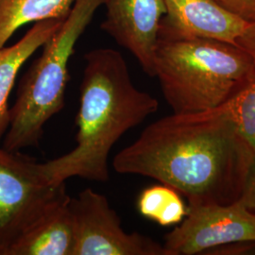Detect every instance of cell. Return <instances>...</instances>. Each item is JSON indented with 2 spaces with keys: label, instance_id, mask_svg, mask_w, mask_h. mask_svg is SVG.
<instances>
[{
  "label": "cell",
  "instance_id": "cell-1",
  "mask_svg": "<svg viewBox=\"0 0 255 255\" xmlns=\"http://www.w3.org/2000/svg\"><path fill=\"white\" fill-rule=\"evenodd\" d=\"M255 159L225 103L156 120L114 157L113 167L171 186L188 206L229 205L240 199Z\"/></svg>",
  "mask_w": 255,
  "mask_h": 255
},
{
  "label": "cell",
  "instance_id": "cell-2",
  "mask_svg": "<svg viewBox=\"0 0 255 255\" xmlns=\"http://www.w3.org/2000/svg\"><path fill=\"white\" fill-rule=\"evenodd\" d=\"M76 146L56 159L40 163L52 183L79 177L109 180V155L119 139L159 109V102L134 86L122 54L98 48L84 56Z\"/></svg>",
  "mask_w": 255,
  "mask_h": 255
},
{
  "label": "cell",
  "instance_id": "cell-3",
  "mask_svg": "<svg viewBox=\"0 0 255 255\" xmlns=\"http://www.w3.org/2000/svg\"><path fill=\"white\" fill-rule=\"evenodd\" d=\"M255 72V59L236 45L203 38H158L154 77L173 113L218 108Z\"/></svg>",
  "mask_w": 255,
  "mask_h": 255
},
{
  "label": "cell",
  "instance_id": "cell-4",
  "mask_svg": "<svg viewBox=\"0 0 255 255\" xmlns=\"http://www.w3.org/2000/svg\"><path fill=\"white\" fill-rule=\"evenodd\" d=\"M104 0H75L72 9L43 46V52L19 83L9 108L2 146L10 151L37 147L47 121L64 109L68 63L75 46Z\"/></svg>",
  "mask_w": 255,
  "mask_h": 255
},
{
  "label": "cell",
  "instance_id": "cell-5",
  "mask_svg": "<svg viewBox=\"0 0 255 255\" xmlns=\"http://www.w3.org/2000/svg\"><path fill=\"white\" fill-rule=\"evenodd\" d=\"M66 194L65 182H49L34 159L0 146V255Z\"/></svg>",
  "mask_w": 255,
  "mask_h": 255
},
{
  "label": "cell",
  "instance_id": "cell-6",
  "mask_svg": "<svg viewBox=\"0 0 255 255\" xmlns=\"http://www.w3.org/2000/svg\"><path fill=\"white\" fill-rule=\"evenodd\" d=\"M75 229L73 255H166L163 244L127 233L107 198L92 188L70 197Z\"/></svg>",
  "mask_w": 255,
  "mask_h": 255
},
{
  "label": "cell",
  "instance_id": "cell-7",
  "mask_svg": "<svg viewBox=\"0 0 255 255\" xmlns=\"http://www.w3.org/2000/svg\"><path fill=\"white\" fill-rule=\"evenodd\" d=\"M255 243V215L238 201L188 206L181 225L165 235L166 255H194L217 247Z\"/></svg>",
  "mask_w": 255,
  "mask_h": 255
},
{
  "label": "cell",
  "instance_id": "cell-8",
  "mask_svg": "<svg viewBox=\"0 0 255 255\" xmlns=\"http://www.w3.org/2000/svg\"><path fill=\"white\" fill-rule=\"evenodd\" d=\"M101 28L136 58L145 73L154 77V59L164 0H104Z\"/></svg>",
  "mask_w": 255,
  "mask_h": 255
},
{
  "label": "cell",
  "instance_id": "cell-9",
  "mask_svg": "<svg viewBox=\"0 0 255 255\" xmlns=\"http://www.w3.org/2000/svg\"><path fill=\"white\" fill-rule=\"evenodd\" d=\"M164 1L166 11L160 22L158 38H203L236 45L249 25L216 0Z\"/></svg>",
  "mask_w": 255,
  "mask_h": 255
},
{
  "label": "cell",
  "instance_id": "cell-10",
  "mask_svg": "<svg viewBox=\"0 0 255 255\" xmlns=\"http://www.w3.org/2000/svg\"><path fill=\"white\" fill-rule=\"evenodd\" d=\"M69 201L68 194L56 201L6 255H73L75 229Z\"/></svg>",
  "mask_w": 255,
  "mask_h": 255
},
{
  "label": "cell",
  "instance_id": "cell-11",
  "mask_svg": "<svg viewBox=\"0 0 255 255\" xmlns=\"http://www.w3.org/2000/svg\"><path fill=\"white\" fill-rule=\"evenodd\" d=\"M63 21L52 19L36 22L14 45L0 48V142L9 126L8 100L20 68L45 45Z\"/></svg>",
  "mask_w": 255,
  "mask_h": 255
},
{
  "label": "cell",
  "instance_id": "cell-12",
  "mask_svg": "<svg viewBox=\"0 0 255 255\" xmlns=\"http://www.w3.org/2000/svg\"><path fill=\"white\" fill-rule=\"evenodd\" d=\"M75 0H0V48L19 27L44 20H64Z\"/></svg>",
  "mask_w": 255,
  "mask_h": 255
},
{
  "label": "cell",
  "instance_id": "cell-13",
  "mask_svg": "<svg viewBox=\"0 0 255 255\" xmlns=\"http://www.w3.org/2000/svg\"><path fill=\"white\" fill-rule=\"evenodd\" d=\"M181 194L166 184H157L146 188L137 201V209L146 219L161 226L181 223L187 215Z\"/></svg>",
  "mask_w": 255,
  "mask_h": 255
},
{
  "label": "cell",
  "instance_id": "cell-14",
  "mask_svg": "<svg viewBox=\"0 0 255 255\" xmlns=\"http://www.w3.org/2000/svg\"><path fill=\"white\" fill-rule=\"evenodd\" d=\"M226 105L240 132L255 149V72Z\"/></svg>",
  "mask_w": 255,
  "mask_h": 255
},
{
  "label": "cell",
  "instance_id": "cell-15",
  "mask_svg": "<svg viewBox=\"0 0 255 255\" xmlns=\"http://www.w3.org/2000/svg\"><path fill=\"white\" fill-rule=\"evenodd\" d=\"M219 5L248 24L255 22V0H216Z\"/></svg>",
  "mask_w": 255,
  "mask_h": 255
},
{
  "label": "cell",
  "instance_id": "cell-16",
  "mask_svg": "<svg viewBox=\"0 0 255 255\" xmlns=\"http://www.w3.org/2000/svg\"><path fill=\"white\" fill-rule=\"evenodd\" d=\"M239 201L246 209L255 215V159L247 177L246 183Z\"/></svg>",
  "mask_w": 255,
  "mask_h": 255
},
{
  "label": "cell",
  "instance_id": "cell-17",
  "mask_svg": "<svg viewBox=\"0 0 255 255\" xmlns=\"http://www.w3.org/2000/svg\"><path fill=\"white\" fill-rule=\"evenodd\" d=\"M236 45L252 55L255 61V22L249 24L238 37Z\"/></svg>",
  "mask_w": 255,
  "mask_h": 255
}]
</instances>
